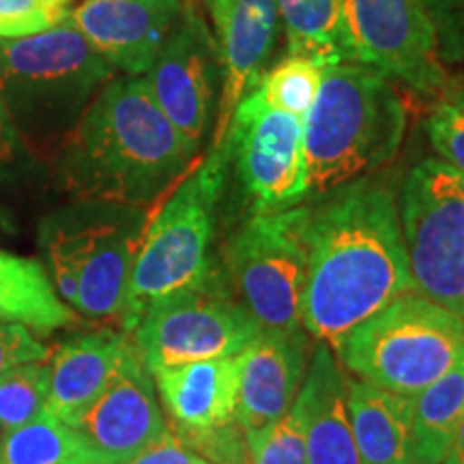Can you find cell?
I'll use <instances>...</instances> for the list:
<instances>
[{"instance_id": "obj_27", "label": "cell", "mask_w": 464, "mask_h": 464, "mask_svg": "<svg viewBox=\"0 0 464 464\" xmlns=\"http://www.w3.org/2000/svg\"><path fill=\"white\" fill-rule=\"evenodd\" d=\"M48 363L28 362L0 374V432L7 434L45 413Z\"/></svg>"}, {"instance_id": "obj_1", "label": "cell", "mask_w": 464, "mask_h": 464, "mask_svg": "<svg viewBox=\"0 0 464 464\" xmlns=\"http://www.w3.org/2000/svg\"><path fill=\"white\" fill-rule=\"evenodd\" d=\"M310 208L301 327L335 351L363 321L413 293L415 282L390 185L362 177Z\"/></svg>"}, {"instance_id": "obj_31", "label": "cell", "mask_w": 464, "mask_h": 464, "mask_svg": "<svg viewBox=\"0 0 464 464\" xmlns=\"http://www.w3.org/2000/svg\"><path fill=\"white\" fill-rule=\"evenodd\" d=\"M437 33L443 65L464 63V0H421Z\"/></svg>"}, {"instance_id": "obj_38", "label": "cell", "mask_w": 464, "mask_h": 464, "mask_svg": "<svg viewBox=\"0 0 464 464\" xmlns=\"http://www.w3.org/2000/svg\"><path fill=\"white\" fill-rule=\"evenodd\" d=\"M443 464H448V462H443Z\"/></svg>"}, {"instance_id": "obj_23", "label": "cell", "mask_w": 464, "mask_h": 464, "mask_svg": "<svg viewBox=\"0 0 464 464\" xmlns=\"http://www.w3.org/2000/svg\"><path fill=\"white\" fill-rule=\"evenodd\" d=\"M464 417V353L458 362L413 398L415 464H443Z\"/></svg>"}, {"instance_id": "obj_2", "label": "cell", "mask_w": 464, "mask_h": 464, "mask_svg": "<svg viewBox=\"0 0 464 464\" xmlns=\"http://www.w3.org/2000/svg\"><path fill=\"white\" fill-rule=\"evenodd\" d=\"M196 153L142 75H114L63 140L56 168L80 200L142 207L181 181Z\"/></svg>"}, {"instance_id": "obj_26", "label": "cell", "mask_w": 464, "mask_h": 464, "mask_svg": "<svg viewBox=\"0 0 464 464\" xmlns=\"http://www.w3.org/2000/svg\"><path fill=\"white\" fill-rule=\"evenodd\" d=\"M324 63L307 56H286L263 73L256 91L271 108L304 119L314 103L323 82Z\"/></svg>"}, {"instance_id": "obj_18", "label": "cell", "mask_w": 464, "mask_h": 464, "mask_svg": "<svg viewBox=\"0 0 464 464\" xmlns=\"http://www.w3.org/2000/svg\"><path fill=\"white\" fill-rule=\"evenodd\" d=\"M133 353L131 335L112 329L65 342L48 363L45 413L72 426L108 390Z\"/></svg>"}, {"instance_id": "obj_19", "label": "cell", "mask_w": 464, "mask_h": 464, "mask_svg": "<svg viewBox=\"0 0 464 464\" xmlns=\"http://www.w3.org/2000/svg\"><path fill=\"white\" fill-rule=\"evenodd\" d=\"M239 355L205 359L150 372L177 437L237 421Z\"/></svg>"}, {"instance_id": "obj_33", "label": "cell", "mask_w": 464, "mask_h": 464, "mask_svg": "<svg viewBox=\"0 0 464 464\" xmlns=\"http://www.w3.org/2000/svg\"><path fill=\"white\" fill-rule=\"evenodd\" d=\"M123 464H211L191 451L172 430H166L161 437Z\"/></svg>"}, {"instance_id": "obj_15", "label": "cell", "mask_w": 464, "mask_h": 464, "mask_svg": "<svg viewBox=\"0 0 464 464\" xmlns=\"http://www.w3.org/2000/svg\"><path fill=\"white\" fill-rule=\"evenodd\" d=\"M213 22L222 92L218 103V121L213 130V149L224 142L230 116L247 92L256 89L263 69L274 52L277 24L276 0H205Z\"/></svg>"}, {"instance_id": "obj_17", "label": "cell", "mask_w": 464, "mask_h": 464, "mask_svg": "<svg viewBox=\"0 0 464 464\" xmlns=\"http://www.w3.org/2000/svg\"><path fill=\"white\" fill-rule=\"evenodd\" d=\"M239 362L237 421L249 439L293 409L307 372L305 329H263L239 353Z\"/></svg>"}, {"instance_id": "obj_10", "label": "cell", "mask_w": 464, "mask_h": 464, "mask_svg": "<svg viewBox=\"0 0 464 464\" xmlns=\"http://www.w3.org/2000/svg\"><path fill=\"white\" fill-rule=\"evenodd\" d=\"M263 332L252 314L216 277L161 299L130 334L149 372L174 365L235 357Z\"/></svg>"}, {"instance_id": "obj_32", "label": "cell", "mask_w": 464, "mask_h": 464, "mask_svg": "<svg viewBox=\"0 0 464 464\" xmlns=\"http://www.w3.org/2000/svg\"><path fill=\"white\" fill-rule=\"evenodd\" d=\"M50 351L24 324H0V374L28 362H45Z\"/></svg>"}, {"instance_id": "obj_13", "label": "cell", "mask_w": 464, "mask_h": 464, "mask_svg": "<svg viewBox=\"0 0 464 464\" xmlns=\"http://www.w3.org/2000/svg\"><path fill=\"white\" fill-rule=\"evenodd\" d=\"M142 78L168 121L198 149L211 123L222 65L216 34L191 0H185L177 24Z\"/></svg>"}, {"instance_id": "obj_28", "label": "cell", "mask_w": 464, "mask_h": 464, "mask_svg": "<svg viewBox=\"0 0 464 464\" xmlns=\"http://www.w3.org/2000/svg\"><path fill=\"white\" fill-rule=\"evenodd\" d=\"M249 464H307L305 420L295 402L286 415L266 430L247 439Z\"/></svg>"}, {"instance_id": "obj_30", "label": "cell", "mask_w": 464, "mask_h": 464, "mask_svg": "<svg viewBox=\"0 0 464 464\" xmlns=\"http://www.w3.org/2000/svg\"><path fill=\"white\" fill-rule=\"evenodd\" d=\"M428 138L440 161L464 179V112L454 103L440 100L428 119Z\"/></svg>"}, {"instance_id": "obj_11", "label": "cell", "mask_w": 464, "mask_h": 464, "mask_svg": "<svg viewBox=\"0 0 464 464\" xmlns=\"http://www.w3.org/2000/svg\"><path fill=\"white\" fill-rule=\"evenodd\" d=\"M219 147L235 166L254 216L299 207L307 196L304 119L271 108L256 89L235 108Z\"/></svg>"}, {"instance_id": "obj_21", "label": "cell", "mask_w": 464, "mask_h": 464, "mask_svg": "<svg viewBox=\"0 0 464 464\" xmlns=\"http://www.w3.org/2000/svg\"><path fill=\"white\" fill-rule=\"evenodd\" d=\"M348 411L362 464H415L413 398L351 379Z\"/></svg>"}, {"instance_id": "obj_35", "label": "cell", "mask_w": 464, "mask_h": 464, "mask_svg": "<svg viewBox=\"0 0 464 464\" xmlns=\"http://www.w3.org/2000/svg\"><path fill=\"white\" fill-rule=\"evenodd\" d=\"M440 100L454 103L456 108H460L464 112V75L448 80L445 89L440 91Z\"/></svg>"}, {"instance_id": "obj_25", "label": "cell", "mask_w": 464, "mask_h": 464, "mask_svg": "<svg viewBox=\"0 0 464 464\" xmlns=\"http://www.w3.org/2000/svg\"><path fill=\"white\" fill-rule=\"evenodd\" d=\"M276 5L286 33L288 56L316 58L324 65L351 61L342 0H276Z\"/></svg>"}, {"instance_id": "obj_24", "label": "cell", "mask_w": 464, "mask_h": 464, "mask_svg": "<svg viewBox=\"0 0 464 464\" xmlns=\"http://www.w3.org/2000/svg\"><path fill=\"white\" fill-rule=\"evenodd\" d=\"M0 464H114L69 423L44 413L0 440Z\"/></svg>"}, {"instance_id": "obj_36", "label": "cell", "mask_w": 464, "mask_h": 464, "mask_svg": "<svg viewBox=\"0 0 464 464\" xmlns=\"http://www.w3.org/2000/svg\"><path fill=\"white\" fill-rule=\"evenodd\" d=\"M448 464H464V417L460 421V428H458V434H456V440L454 445H451V451L448 456Z\"/></svg>"}, {"instance_id": "obj_9", "label": "cell", "mask_w": 464, "mask_h": 464, "mask_svg": "<svg viewBox=\"0 0 464 464\" xmlns=\"http://www.w3.org/2000/svg\"><path fill=\"white\" fill-rule=\"evenodd\" d=\"M310 207L256 213L230 237L226 266L237 299L260 329L301 327Z\"/></svg>"}, {"instance_id": "obj_14", "label": "cell", "mask_w": 464, "mask_h": 464, "mask_svg": "<svg viewBox=\"0 0 464 464\" xmlns=\"http://www.w3.org/2000/svg\"><path fill=\"white\" fill-rule=\"evenodd\" d=\"M183 7L185 0H80L65 22L116 72L144 75Z\"/></svg>"}, {"instance_id": "obj_6", "label": "cell", "mask_w": 464, "mask_h": 464, "mask_svg": "<svg viewBox=\"0 0 464 464\" xmlns=\"http://www.w3.org/2000/svg\"><path fill=\"white\" fill-rule=\"evenodd\" d=\"M147 219L142 207L100 200L45 218L39 241L58 297L80 314L121 321Z\"/></svg>"}, {"instance_id": "obj_5", "label": "cell", "mask_w": 464, "mask_h": 464, "mask_svg": "<svg viewBox=\"0 0 464 464\" xmlns=\"http://www.w3.org/2000/svg\"><path fill=\"white\" fill-rule=\"evenodd\" d=\"M228 158L224 147L185 174L153 218L147 219L130 277L121 324L127 334L161 299L200 288L213 280L211 243L216 211L226 188Z\"/></svg>"}, {"instance_id": "obj_16", "label": "cell", "mask_w": 464, "mask_h": 464, "mask_svg": "<svg viewBox=\"0 0 464 464\" xmlns=\"http://www.w3.org/2000/svg\"><path fill=\"white\" fill-rule=\"evenodd\" d=\"M72 428L114 464L131 460L168 430L155 393V381L138 348L108 390L72 423Z\"/></svg>"}, {"instance_id": "obj_37", "label": "cell", "mask_w": 464, "mask_h": 464, "mask_svg": "<svg viewBox=\"0 0 464 464\" xmlns=\"http://www.w3.org/2000/svg\"><path fill=\"white\" fill-rule=\"evenodd\" d=\"M45 3L54 5V7H58V9H69V5H72L73 0H45Z\"/></svg>"}, {"instance_id": "obj_12", "label": "cell", "mask_w": 464, "mask_h": 464, "mask_svg": "<svg viewBox=\"0 0 464 464\" xmlns=\"http://www.w3.org/2000/svg\"><path fill=\"white\" fill-rule=\"evenodd\" d=\"M353 63L423 95H440L450 75L421 0H342Z\"/></svg>"}, {"instance_id": "obj_4", "label": "cell", "mask_w": 464, "mask_h": 464, "mask_svg": "<svg viewBox=\"0 0 464 464\" xmlns=\"http://www.w3.org/2000/svg\"><path fill=\"white\" fill-rule=\"evenodd\" d=\"M116 69L72 24L0 42V100L22 140L69 136Z\"/></svg>"}, {"instance_id": "obj_34", "label": "cell", "mask_w": 464, "mask_h": 464, "mask_svg": "<svg viewBox=\"0 0 464 464\" xmlns=\"http://www.w3.org/2000/svg\"><path fill=\"white\" fill-rule=\"evenodd\" d=\"M20 133H17L7 108H5L3 100H0V166L9 164L15 158L17 149H20Z\"/></svg>"}, {"instance_id": "obj_29", "label": "cell", "mask_w": 464, "mask_h": 464, "mask_svg": "<svg viewBox=\"0 0 464 464\" xmlns=\"http://www.w3.org/2000/svg\"><path fill=\"white\" fill-rule=\"evenodd\" d=\"M67 9L45 0H0V42L24 39L65 22Z\"/></svg>"}, {"instance_id": "obj_7", "label": "cell", "mask_w": 464, "mask_h": 464, "mask_svg": "<svg viewBox=\"0 0 464 464\" xmlns=\"http://www.w3.org/2000/svg\"><path fill=\"white\" fill-rule=\"evenodd\" d=\"M334 353L363 382L415 398L464 353V318L413 290L353 329Z\"/></svg>"}, {"instance_id": "obj_20", "label": "cell", "mask_w": 464, "mask_h": 464, "mask_svg": "<svg viewBox=\"0 0 464 464\" xmlns=\"http://www.w3.org/2000/svg\"><path fill=\"white\" fill-rule=\"evenodd\" d=\"M348 387L351 379L332 348L318 344L295 400L305 420L307 464H362L348 411Z\"/></svg>"}, {"instance_id": "obj_8", "label": "cell", "mask_w": 464, "mask_h": 464, "mask_svg": "<svg viewBox=\"0 0 464 464\" xmlns=\"http://www.w3.org/2000/svg\"><path fill=\"white\" fill-rule=\"evenodd\" d=\"M398 211L415 290L464 318V179L423 160L406 174Z\"/></svg>"}, {"instance_id": "obj_22", "label": "cell", "mask_w": 464, "mask_h": 464, "mask_svg": "<svg viewBox=\"0 0 464 464\" xmlns=\"http://www.w3.org/2000/svg\"><path fill=\"white\" fill-rule=\"evenodd\" d=\"M73 318L39 260L0 249V324L52 332Z\"/></svg>"}, {"instance_id": "obj_3", "label": "cell", "mask_w": 464, "mask_h": 464, "mask_svg": "<svg viewBox=\"0 0 464 464\" xmlns=\"http://www.w3.org/2000/svg\"><path fill=\"white\" fill-rule=\"evenodd\" d=\"M406 106L392 80L359 65L332 63L304 116L307 196L357 181L396 158Z\"/></svg>"}]
</instances>
